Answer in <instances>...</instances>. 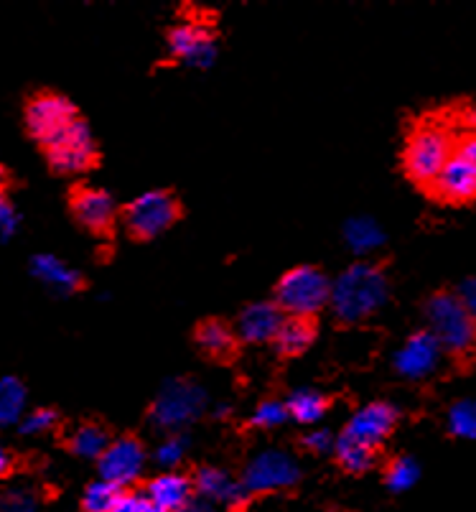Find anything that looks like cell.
Masks as SVG:
<instances>
[{
    "mask_svg": "<svg viewBox=\"0 0 476 512\" xmlns=\"http://www.w3.org/2000/svg\"><path fill=\"white\" fill-rule=\"evenodd\" d=\"M420 479V464L415 462L413 456L403 454V456H395L385 469V484L387 490L392 492H408L413 490L415 484Z\"/></svg>",
    "mask_w": 476,
    "mask_h": 512,
    "instance_id": "obj_29",
    "label": "cell"
},
{
    "mask_svg": "<svg viewBox=\"0 0 476 512\" xmlns=\"http://www.w3.org/2000/svg\"><path fill=\"white\" fill-rule=\"evenodd\" d=\"M26 416V385L18 377H0V428L18 426Z\"/></svg>",
    "mask_w": 476,
    "mask_h": 512,
    "instance_id": "obj_25",
    "label": "cell"
},
{
    "mask_svg": "<svg viewBox=\"0 0 476 512\" xmlns=\"http://www.w3.org/2000/svg\"><path fill=\"white\" fill-rule=\"evenodd\" d=\"M191 482H194V492L199 495V500L209 502V505H222L235 512L242 510L245 502L250 500L240 479H232L230 472L219 467H199Z\"/></svg>",
    "mask_w": 476,
    "mask_h": 512,
    "instance_id": "obj_15",
    "label": "cell"
},
{
    "mask_svg": "<svg viewBox=\"0 0 476 512\" xmlns=\"http://www.w3.org/2000/svg\"><path fill=\"white\" fill-rule=\"evenodd\" d=\"M31 276L44 283L49 291L59 293V296H72V293L84 288L82 273L69 268L62 258L49 253L34 255V260H31Z\"/></svg>",
    "mask_w": 476,
    "mask_h": 512,
    "instance_id": "obj_19",
    "label": "cell"
},
{
    "mask_svg": "<svg viewBox=\"0 0 476 512\" xmlns=\"http://www.w3.org/2000/svg\"><path fill=\"white\" fill-rule=\"evenodd\" d=\"M112 512H161V510L148 500L146 492H125L120 505Z\"/></svg>",
    "mask_w": 476,
    "mask_h": 512,
    "instance_id": "obj_36",
    "label": "cell"
},
{
    "mask_svg": "<svg viewBox=\"0 0 476 512\" xmlns=\"http://www.w3.org/2000/svg\"><path fill=\"white\" fill-rule=\"evenodd\" d=\"M286 421H291L286 400H278V398L263 400V403H260L250 416V426L260 428V431H273V428L283 426Z\"/></svg>",
    "mask_w": 476,
    "mask_h": 512,
    "instance_id": "obj_30",
    "label": "cell"
},
{
    "mask_svg": "<svg viewBox=\"0 0 476 512\" xmlns=\"http://www.w3.org/2000/svg\"><path fill=\"white\" fill-rule=\"evenodd\" d=\"M331 301V281L316 265H296L275 283V304L286 316L314 319Z\"/></svg>",
    "mask_w": 476,
    "mask_h": 512,
    "instance_id": "obj_5",
    "label": "cell"
},
{
    "mask_svg": "<svg viewBox=\"0 0 476 512\" xmlns=\"http://www.w3.org/2000/svg\"><path fill=\"white\" fill-rule=\"evenodd\" d=\"M342 237L344 245H347L357 258H367V255L377 253V250L385 245V230L380 227V222L367 217V214L349 217L342 227Z\"/></svg>",
    "mask_w": 476,
    "mask_h": 512,
    "instance_id": "obj_21",
    "label": "cell"
},
{
    "mask_svg": "<svg viewBox=\"0 0 476 512\" xmlns=\"http://www.w3.org/2000/svg\"><path fill=\"white\" fill-rule=\"evenodd\" d=\"M13 469H16V454L6 446H0V482L11 477Z\"/></svg>",
    "mask_w": 476,
    "mask_h": 512,
    "instance_id": "obj_39",
    "label": "cell"
},
{
    "mask_svg": "<svg viewBox=\"0 0 476 512\" xmlns=\"http://www.w3.org/2000/svg\"><path fill=\"white\" fill-rule=\"evenodd\" d=\"M456 153H459L461 158H466L471 166H476V128H469V133H466L459 141V146H456Z\"/></svg>",
    "mask_w": 476,
    "mask_h": 512,
    "instance_id": "obj_37",
    "label": "cell"
},
{
    "mask_svg": "<svg viewBox=\"0 0 476 512\" xmlns=\"http://www.w3.org/2000/svg\"><path fill=\"white\" fill-rule=\"evenodd\" d=\"M390 299V278L385 268L370 260H357L331 281V311L342 324H359L375 316Z\"/></svg>",
    "mask_w": 476,
    "mask_h": 512,
    "instance_id": "obj_1",
    "label": "cell"
},
{
    "mask_svg": "<svg viewBox=\"0 0 476 512\" xmlns=\"http://www.w3.org/2000/svg\"><path fill=\"white\" fill-rule=\"evenodd\" d=\"M301 446L308 451V454H334V446H336V436L331 434L329 428H311L306 434L301 436Z\"/></svg>",
    "mask_w": 476,
    "mask_h": 512,
    "instance_id": "obj_33",
    "label": "cell"
},
{
    "mask_svg": "<svg viewBox=\"0 0 476 512\" xmlns=\"http://www.w3.org/2000/svg\"><path fill=\"white\" fill-rule=\"evenodd\" d=\"M186 451H189V439L184 434H168L161 444L156 446V464L168 469H176L186 459Z\"/></svg>",
    "mask_w": 476,
    "mask_h": 512,
    "instance_id": "obj_31",
    "label": "cell"
},
{
    "mask_svg": "<svg viewBox=\"0 0 476 512\" xmlns=\"http://www.w3.org/2000/svg\"><path fill=\"white\" fill-rule=\"evenodd\" d=\"M18 222H21V217H18L11 197L6 194V189H0V242L11 240L16 235Z\"/></svg>",
    "mask_w": 476,
    "mask_h": 512,
    "instance_id": "obj_34",
    "label": "cell"
},
{
    "mask_svg": "<svg viewBox=\"0 0 476 512\" xmlns=\"http://www.w3.org/2000/svg\"><path fill=\"white\" fill-rule=\"evenodd\" d=\"M44 153L51 169L62 176L84 174V171L95 169L97 158H100L95 136H92L90 125L84 123L82 118L74 125H69L62 136L54 138L44 148Z\"/></svg>",
    "mask_w": 476,
    "mask_h": 512,
    "instance_id": "obj_9",
    "label": "cell"
},
{
    "mask_svg": "<svg viewBox=\"0 0 476 512\" xmlns=\"http://www.w3.org/2000/svg\"><path fill=\"white\" fill-rule=\"evenodd\" d=\"M230 413H232L230 403H222L219 408H214V418H230Z\"/></svg>",
    "mask_w": 476,
    "mask_h": 512,
    "instance_id": "obj_41",
    "label": "cell"
},
{
    "mask_svg": "<svg viewBox=\"0 0 476 512\" xmlns=\"http://www.w3.org/2000/svg\"><path fill=\"white\" fill-rule=\"evenodd\" d=\"M334 459L336 464L344 469L347 474H364L370 472L377 464V451L370 449V446L357 444V441H349L344 436H336L334 446Z\"/></svg>",
    "mask_w": 476,
    "mask_h": 512,
    "instance_id": "obj_26",
    "label": "cell"
},
{
    "mask_svg": "<svg viewBox=\"0 0 476 512\" xmlns=\"http://www.w3.org/2000/svg\"><path fill=\"white\" fill-rule=\"evenodd\" d=\"M146 462L148 451L143 441L135 439L133 434H125L110 441L105 454L97 459V472H100V479L118 484V487L125 490V487H130V484H135L143 477Z\"/></svg>",
    "mask_w": 476,
    "mask_h": 512,
    "instance_id": "obj_10",
    "label": "cell"
},
{
    "mask_svg": "<svg viewBox=\"0 0 476 512\" xmlns=\"http://www.w3.org/2000/svg\"><path fill=\"white\" fill-rule=\"evenodd\" d=\"M438 202L443 204H469L476 199V166H471L466 158L454 153L446 169L438 174L433 186L428 189Z\"/></svg>",
    "mask_w": 476,
    "mask_h": 512,
    "instance_id": "obj_17",
    "label": "cell"
},
{
    "mask_svg": "<svg viewBox=\"0 0 476 512\" xmlns=\"http://www.w3.org/2000/svg\"><path fill=\"white\" fill-rule=\"evenodd\" d=\"M23 120H26L28 136L41 148H46L54 138L62 136L69 125L77 123L79 110L69 97L59 95V92H36L26 102Z\"/></svg>",
    "mask_w": 476,
    "mask_h": 512,
    "instance_id": "obj_8",
    "label": "cell"
},
{
    "mask_svg": "<svg viewBox=\"0 0 476 512\" xmlns=\"http://www.w3.org/2000/svg\"><path fill=\"white\" fill-rule=\"evenodd\" d=\"M110 431L100 421H82L69 431L67 449L79 459H100L110 446Z\"/></svg>",
    "mask_w": 476,
    "mask_h": 512,
    "instance_id": "obj_23",
    "label": "cell"
},
{
    "mask_svg": "<svg viewBox=\"0 0 476 512\" xmlns=\"http://www.w3.org/2000/svg\"><path fill=\"white\" fill-rule=\"evenodd\" d=\"M125 490L118 484L97 479V482L87 484V490L82 495V510L84 512H112L123 500Z\"/></svg>",
    "mask_w": 476,
    "mask_h": 512,
    "instance_id": "obj_28",
    "label": "cell"
},
{
    "mask_svg": "<svg viewBox=\"0 0 476 512\" xmlns=\"http://www.w3.org/2000/svg\"><path fill=\"white\" fill-rule=\"evenodd\" d=\"M283 321H286V314L275 301H252L237 314V339L245 344L275 342Z\"/></svg>",
    "mask_w": 476,
    "mask_h": 512,
    "instance_id": "obj_16",
    "label": "cell"
},
{
    "mask_svg": "<svg viewBox=\"0 0 476 512\" xmlns=\"http://www.w3.org/2000/svg\"><path fill=\"white\" fill-rule=\"evenodd\" d=\"M301 467L288 451L265 449L252 456L242 469V487L247 495H270V492L291 490L301 482Z\"/></svg>",
    "mask_w": 476,
    "mask_h": 512,
    "instance_id": "obj_7",
    "label": "cell"
},
{
    "mask_svg": "<svg viewBox=\"0 0 476 512\" xmlns=\"http://www.w3.org/2000/svg\"><path fill=\"white\" fill-rule=\"evenodd\" d=\"M0 512H39V505L28 490H11L0 497Z\"/></svg>",
    "mask_w": 476,
    "mask_h": 512,
    "instance_id": "obj_35",
    "label": "cell"
},
{
    "mask_svg": "<svg viewBox=\"0 0 476 512\" xmlns=\"http://www.w3.org/2000/svg\"><path fill=\"white\" fill-rule=\"evenodd\" d=\"M120 220L133 240H153L181 220V202L168 189H153L125 204Z\"/></svg>",
    "mask_w": 476,
    "mask_h": 512,
    "instance_id": "obj_6",
    "label": "cell"
},
{
    "mask_svg": "<svg viewBox=\"0 0 476 512\" xmlns=\"http://www.w3.org/2000/svg\"><path fill=\"white\" fill-rule=\"evenodd\" d=\"M6 184H8V174H6V169L0 166V189H6Z\"/></svg>",
    "mask_w": 476,
    "mask_h": 512,
    "instance_id": "obj_42",
    "label": "cell"
},
{
    "mask_svg": "<svg viewBox=\"0 0 476 512\" xmlns=\"http://www.w3.org/2000/svg\"><path fill=\"white\" fill-rule=\"evenodd\" d=\"M146 497L161 512H181L194 500V482L189 474L168 469L146 484Z\"/></svg>",
    "mask_w": 476,
    "mask_h": 512,
    "instance_id": "obj_18",
    "label": "cell"
},
{
    "mask_svg": "<svg viewBox=\"0 0 476 512\" xmlns=\"http://www.w3.org/2000/svg\"><path fill=\"white\" fill-rule=\"evenodd\" d=\"M69 212H72L74 222L92 235L112 232L120 217V209L115 199L110 197V192L87 184H77L69 192Z\"/></svg>",
    "mask_w": 476,
    "mask_h": 512,
    "instance_id": "obj_12",
    "label": "cell"
},
{
    "mask_svg": "<svg viewBox=\"0 0 476 512\" xmlns=\"http://www.w3.org/2000/svg\"><path fill=\"white\" fill-rule=\"evenodd\" d=\"M400 421V411L387 400H372L367 406H362L359 411H354V416L349 418L347 426L342 428L344 439L357 441V444L370 446V449H380L387 439L392 436L395 426Z\"/></svg>",
    "mask_w": 476,
    "mask_h": 512,
    "instance_id": "obj_13",
    "label": "cell"
},
{
    "mask_svg": "<svg viewBox=\"0 0 476 512\" xmlns=\"http://www.w3.org/2000/svg\"><path fill=\"white\" fill-rule=\"evenodd\" d=\"M456 143L454 136L441 123H420L410 133L403 151L405 174L413 184L431 189L446 164L454 158Z\"/></svg>",
    "mask_w": 476,
    "mask_h": 512,
    "instance_id": "obj_3",
    "label": "cell"
},
{
    "mask_svg": "<svg viewBox=\"0 0 476 512\" xmlns=\"http://www.w3.org/2000/svg\"><path fill=\"white\" fill-rule=\"evenodd\" d=\"M459 299L464 301V306L469 309V314L476 319V278H469V281H464L459 286Z\"/></svg>",
    "mask_w": 476,
    "mask_h": 512,
    "instance_id": "obj_38",
    "label": "cell"
},
{
    "mask_svg": "<svg viewBox=\"0 0 476 512\" xmlns=\"http://www.w3.org/2000/svg\"><path fill=\"white\" fill-rule=\"evenodd\" d=\"M207 408V390L189 377H171L161 385L148 408V421L163 434H181L186 426L202 418Z\"/></svg>",
    "mask_w": 476,
    "mask_h": 512,
    "instance_id": "obj_4",
    "label": "cell"
},
{
    "mask_svg": "<svg viewBox=\"0 0 476 512\" xmlns=\"http://www.w3.org/2000/svg\"><path fill=\"white\" fill-rule=\"evenodd\" d=\"M428 332L438 339L448 357L469 362L476 357V319L469 314L459 293L436 291L423 306Z\"/></svg>",
    "mask_w": 476,
    "mask_h": 512,
    "instance_id": "obj_2",
    "label": "cell"
},
{
    "mask_svg": "<svg viewBox=\"0 0 476 512\" xmlns=\"http://www.w3.org/2000/svg\"><path fill=\"white\" fill-rule=\"evenodd\" d=\"M286 408L291 421L301 426H319L321 418L329 413L331 400L329 395L316 388H298L286 398Z\"/></svg>",
    "mask_w": 476,
    "mask_h": 512,
    "instance_id": "obj_24",
    "label": "cell"
},
{
    "mask_svg": "<svg viewBox=\"0 0 476 512\" xmlns=\"http://www.w3.org/2000/svg\"><path fill=\"white\" fill-rule=\"evenodd\" d=\"M168 54L191 69H209L217 62V39L202 23H179L166 36Z\"/></svg>",
    "mask_w": 476,
    "mask_h": 512,
    "instance_id": "obj_14",
    "label": "cell"
},
{
    "mask_svg": "<svg viewBox=\"0 0 476 512\" xmlns=\"http://www.w3.org/2000/svg\"><path fill=\"white\" fill-rule=\"evenodd\" d=\"M448 434L456 439L476 441V398H461L446 413Z\"/></svg>",
    "mask_w": 476,
    "mask_h": 512,
    "instance_id": "obj_27",
    "label": "cell"
},
{
    "mask_svg": "<svg viewBox=\"0 0 476 512\" xmlns=\"http://www.w3.org/2000/svg\"><path fill=\"white\" fill-rule=\"evenodd\" d=\"M443 357H446V352L438 344V339L428 329H420V332L410 334L403 347L395 352L392 370L398 372L403 380H410V383H423V380L436 375Z\"/></svg>",
    "mask_w": 476,
    "mask_h": 512,
    "instance_id": "obj_11",
    "label": "cell"
},
{
    "mask_svg": "<svg viewBox=\"0 0 476 512\" xmlns=\"http://www.w3.org/2000/svg\"><path fill=\"white\" fill-rule=\"evenodd\" d=\"M196 347L202 349V355L214 362H227L237 352V332L222 319H207L194 329Z\"/></svg>",
    "mask_w": 476,
    "mask_h": 512,
    "instance_id": "obj_20",
    "label": "cell"
},
{
    "mask_svg": "<svg viewBox=\"0 0 476 512\" xmlns=\"http://www.w3.org/2000/svg\"><path fill=\"white\" fill-rule=\"evenodd\" d=\"M316 332L319 329H316L314 319H306V316H286L273 344L280 357H301L316 342Z\"/></svg>",
    "mask_w": 476,
    "mask_h": 512,
    "instance_id": "obj_22",
    "label": "cell"
},
{
    "mask_svg": "<svg viewBox=\"0 0 476 512\" xmlns=\"http://www.w3.org/2000/svg\"><path fill=\"white\" fill-rule=\"evenodd\" d=\"M56 426H59V411H54V408H34V411L21 418L18 431L23 436H44L54 431Z\"/></svg>",
    "mask_w": 476,
    "mask_h": 512,
    "instance_id": "obj_32",
    "label": "cell"
},
{
    "mask_svg": "<svg viewBox=\"0 0 476 512\" xmlns=\"http://www.w3.org/2000/svg\"><path fill=\"white\" fill-rule=\"evenodd\" d=\"M181 512H214V510H212V505H209V502H204V500H191L189 505H186Z\"/></svg>",
    "mask_w": 476,
    "mask_h": 512,
    "instance_id": "obj_40",
    "label": "cell"
}]
</instances>
